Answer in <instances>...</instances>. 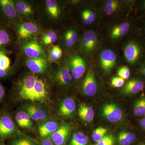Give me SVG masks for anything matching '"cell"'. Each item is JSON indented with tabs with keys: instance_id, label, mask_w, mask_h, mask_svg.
<instances>
[{
	"instance_id": "obj_1",
	"label": "cell",
	"mask_w": 145,
	"mask_h": 145,
	"mask_svg": "<svg viewBox=\"0 0 145 145\" xmlns=\"http://www.w3.org/2000/svg\"><path fill=\"white\" fill-rule=\"evenodd\" d=\"M16 132V126L11 118L8 115L2 116L0 118V139L5 140Z\"/></svg>"
},
{
	"instance_id": "obj_2",
	"label": "cell",
	"mask_w": 145,
	"mask_h": 145,
	"mask_svg": "<svg viewBox=\"0 0 145 145\" xmlns=\"http://www.w3.org/2000/svg\"><path fill=\"white\" fill-rule=\"evenodd\" d=\"M68 64L72 78L78 80L82 77L86 66L82 58L79 55H75L71 58Z\"/></svg>"
},
{
	"instance_id": "obj_3",
	"label": "cell",
	"mask_w": 145,
	"mask_h": 145,
	"mask_svg": "<svg viewBox=\"0 0 145 145\" xmlns=\"http://www.w3.org/2000/svg\"><path fill=\"white\" fill-rule=\"evenodd\" d=\"M103 117L109 122L117 123L121 121L123 113L120 108L114 104H107L105 105L102 109Z\"/></svg>"
},
{
	"instance_id": "obj_4",
	"label": "cell",
	"mask_w": 145,
	"mask_h": 145,
	"mask_svg": "<svg viewBox=\"0 0 145 145\" xmlns=\"http://www.w3.org/2000/svg\"><path fill=\"white\" fill-rule=\"evenodd\" d=\"M97 85L93 71L89 69L82 85V90L85 95L88 96H94L97 91Z\"/></svg>"
},
{
	"instance_id": "obj_5",
	"label": "cell",
	"mask_w": 145,
	"mask_h": 145,
	"mask_svg": "<svg viewBox=\"0 0 145 145\" xmlns=\"http://www.w3.org/2000/svg\"><path fill=\"white\" fill-rule=\"evenodd\" d=\"M46 95L45 84L42 80L38 78L27 100L31 101H41L44 100Z\"/></svg>"
},
{
	"instance_id": "obj_6",
	"label": "cell",
	"mask_w": 145,
	"mask_h": 145,
	"mask_svg": "<svg viewBox=\"0 0 145 145\" xmlns=\"http://www.w3.org/2000/svg\"><path fill=\"white\" fill-rule=\"evenodd\" d=\"M117 57L115 53L110 50H105L101 53L100 65L106 72H109L116 63Z\"/></svg>"
},
{
	"instance_id": "obj_7",
	"label": "cell",
	"mask_w": 145,
	"mask_h": 145,
	"mask_svg": "<svg viewBox=\"0 0 145 145\" xmlns=\"http://www.w3.org/2000/svg\"><path fill=\"white\" fill-rule=\"evenodd\" d=\"M141 53L140 46L134 42H129L124 50L125 58L127 61L131 64H133L137 61Z\"/></svg>"
},
{
	"instance_id": "obj_8",
	"label": "cell",
	"mask_w": 145,
	"mask_h": 145,
	"mask_svg": "<svg viewBox=\"0 0 145 145\" xmlns=\"http://www.w3.org/2000/svg\"><path fill=\"white\" fill-rule=\"evenodd\" d=\"M25 54L30 59L44 57V52L41 45L36 40H32L23 47Z\"/></svg>"
},
{
	"instance_id": "obj_9",
	"label": "cell",
	"mask_w": 145,
	"mask_h": 145,
	"mask_svg": "<svg viewBox=\"0 0 145 145\" xmlns=\"http://www.w3.org/2000/svg\"><path fill=\"white\" fill-rule=\"evenodd\" d=\"M71 127L68 125H63L51 135V139L54 145H64L69 137Z\"/></svg>"
},
{
	"instance_id": "obj_10",
	"label": "cell",
	"mask_w": 145,
	"mask_h": 145,
	"mask_svg": "<svg viewBox=\"0 0 145 145\" xmlns=\"http://www.w3.org/2000/svg\"><path fill=\"white\" fill-rule=\"evenodd\" d=\"M27 68L35 73H44L47 67L46 59L44 57L34 59H28L26 61Z\"/></svg>"
},
{
	"instance_id": "obj_11",
	"label": "cell",
	"mask_w": 145,
	"mask_h": 145,
	"mask_svg": "<svg viewBox=\"0 0 145 145\" xmlns=\"http://www.w3.org/2000/svg\"><path fill=\"white\" fill-rule=\"evenodd\" d=\"M144 86V83L140 79L133 78L125 84L123 88V92L126 95H134L142 90Z\"/></svg>"
},
{
	"instance_id": "obj_12",
	"label": "cell",
	"mask_w": 145,
	"mask_h": 145,
	"mask_svg": "<svg viewBox=\"0 0 145 145\" xmlns=\"http://www.w3.org/2000/svg\"><path fill=\"white\" fill-rule=\"evenodd\" d=\"M37 77L34 75H29L24 79L19 90L20 97L24 100H27L34 85Z\"/></svg>"
},
{
	"instance_id": "obj_13",
	"label": "cell",
	"mask_w": 145,
	"mask_h": 145,
	"mask_svg": "<svg viewBox=\"0 0 145 145\" xmlns=\"http://www.w3.org/2000/svg\"><path fill=\"white\" fill-rule=\"evenodd\" d=\"M55 78L57 82L60 84L67 85L70 84L72 81V76L68 63L63 65L57 71Z\"/></svg>"
},
{
	"instance_id": "obj_14",
	"label": "cell",
	"mask_w": 145,
	"mask_h": 145,
	"mask_svg": "<svg viewBox=\"0 0 145 145\" xmlns=\"http://www.w3.org/2000/svg\"><path fill=\"white\" fill-rule=\"evenodd\" d=\"M38 27L35 24L30 22H25L21 24L18 30L19 39L25 40L36 34L38 31Z\"/></svg>"
},
{
	"instance_id": "obj_15",
	"label": "cell",
	"mask_w": 145,
	"mask_h": 145,
	"mask_svg": "<svg viewBox=\"0 0 145 145\" xmlns=\"http://www.w3.org/2000/svg\"><path fill=\"white\" fill-rule=\"evenodd\" d=\"M26 112L32 120L36 121H44L46 118V114L41 108L35 105L29 104L25 107Z\"/></svg>"
},
{
	"instance_id": "obj_16",
	"label": "cell",
	"mask_w": 145,
	"mask_h": 145,
	"mask_svg": "<svg viewBox=\"0 0 145 145\" xmlns=\"http://www.w3.org/2000/svg\"><path fill=\"white\" fill-rule=\"evenodd\" d=\"M76 105L75 101L71 98H67L62 102L59 107V113L63 117L71 116L75 111Z\"/></svg>"
},
{
	"instance_id": "obj_17",
	"label": "cell",
	"mask_w": 145,
	"mask_h": 145,
	"mask_svg": "<svg viewBox=\"0 0 145 145\" xmlns=\"http://www.w3.org/2000/svg\"><path fill=\"white\" fill-rule=\"evenodd\" d=\"M59 128V126L56 122L51 121L46 122L39 126V134L41 137L46 138L52 135Z\"/></svg>"
},
{
	"instance_id": "obj_18",
	"label": "cell",
	"mask_w": 145,
	"mask_h": 145,
	"mask_svg": "<svg viewBox=\"0 0 145 145\" xmlns=\"http://www.w3.org/2000/svg\"><path fill=\"white\" fill-rule=\"evenodd\" d=\"M0 6L6 16L10 18H16L17 11L14 2L11 0H0Z\"/></svg>"
},
{
	"instance_id": "obj_19",
	"label": "cell",
	"mask_w": 145,
	"mask_h": 145,
	"mask_svg": "<svg viewBox=\"0 0 145 145\" xmlns=\"http://www.w3.org/2000/svg\"><path fill=\"white\" fill-rule=\"evenodd\" d=\"M78 114L81 119L87 123L92 122L94 119V111L92 108L85 105L81 104L79 107Z\"/></svg>"
},
{
	"instance_id": "obj_20",
	"label": "cell",
	"mask_w": 145,
	"mask_h": 145,
	"mask_svg": "<svg viewBox=\"0 0 145 145\" xmlns=\"http://www.w3.org/2000/svg\"><path fill=\"white\" fill-rule=\"evenodd\" d=\"M16 121L20 127L24 128H29L32 126L31 117L26 111L18 112L16 114Z\"/></svg>"
},
{
	"instance_id": "obj_21",
	"label": "cell",
	"mask_w": 145,
	"mask_h": 145,
	"mask_svg": "<svg viewBox=\"0 0 145 145\" xmlns=\"http://www.w3.org/2000/svg\"><path fill=\"white\" fill-rule=\"evenodd\" d=\"M130 28V24L124 22L114 27L110 31V36L112 39H119L125 35Z\"/></svg>"
},
{
	"instance_id": "obj_22",
	"label": "cell",
	"mask_w": 145,
	"mask_h": 145,
	"mask_svg": "<svg viewBox=\"0 0 145 145\" xmlns=\"http://www.w3.org/2000/svg\"><path fill=\"white\" fill-rule=\"evenodd\" d=\"M136 138V135L134 133L123 131L119 133L118 140L121 145H130L135 142Z\"/></svg>"
},
{
	"instance_id": "obj_23",
	"label": "cell",
	"mask_w": 145,
	"mask_h": 145,
	"mask_svg": "<svg viewBox=\"0 0 145 145\" xmlns=\"http://www.w3.org/2000/svg\"><path fill=\"white\" fill-rule=\"evenodd\" d=\"M133 112L136 117H143L145 116V96L136 100L133 105Z\"/></svg>"
},
{
	"instance_id": "obj_24",
	"label": "cell",
	"mask_w": 145,
	"mask_h": 145,
	"mask_svg": "<svg viewBox=\"0 0 145 145\" xmlns=\"http://www.w3.org/2000/svg\"><path fill=\"white\" fill-rule=\"evenodd\" d=\"M15 6L17 12L21 15L29 16L33 13V10L31 5L25 2L18 1L16 2Z\"/></svg>"
},
{
	"instance_id": "obj_25",
	"label": "cell",
	"mask_w": 145,
	"mask_h": 145,
	"mask_svg": "<svg viewBox=\"0 0 145 145\" xmlns=\"http://www.w3.org/2000/svg\"><path fill=\"white\" fill-rule=\"evenodd\" d=\"M78 40V34L75 30L70 29L66 31L65 34L64 40L65 44L67 47L70 48L73 46Z\"/></svg>"
},
{
	"instance_id": "obj_26",
	"label": "cell",
	"mask_w": 145,
	"mask_h": 145,
	"mask_svg": "<svg viewBox=\"0 0 145 145\" xmlns=\"http://www.w3.org/2000/svg\"><path fill=\"white\" fill-rule=\"evenodd\" d=\"M87 136L82 132L75 133L72 135L69 145H86L88 143Z\"/></svg>"
},
{
	"instance_id": "obj_27",
	"label": "cell",
	"mask_w": 145,
	"mask_h": 145,
	"mask_svg": "<svg viewBox=\"0 0 145 145\" xmlns=\"http://www.w3.org/2000/svg\"><path fill=\"white\" fill-rule=\"evenodd\" d=\"M46 4L48 11L52 18H57L59 15V9L56 1L46 0Z\"/></svg>"
},
{
	"instance_id": "obj_28",
	"label": "cell",
	"mask_w": 145,
	"mask_h": 145,
	"mask_svg": "<svg viewBox=\"0 0 145 145\" xmlns=\"http://www.w3.org/2000/svg\"><path fill=\"white\" fill-rule=\"evenodd\" d=\"M82 18L84 24L86 25H89L96 20V14L92 10L86 9L82 12Z\"/></svg>"
},
{
	"instance_id": "obj_29",
	"label": "cell",
	"mask_w": 145,
	"mask_h": 145,
	"mask_svg": "<svg viewBox=\"0 0 145 145\" xmlns=\"http://www.w3.org/2000/svg\"><path fill=\"white\" fill-rule=\"evenodd\" d=\"M119 6L120 3L119 1L116 0H108L105 3L104 11L107 15H111L118 10Z\"/></svg>"
},
{
	"instance_id": "obj_30",
	"label": "cell",
	"mask_w": 145,
	"mask_h": 145,
	"mask_svg": "<svg viewBox=\"0 0 145 145\" xmlns=\"http://www.w3.org/2000/svg\"><path fill=\"white\" fill-rule=\"evenodd\" d=\"M107 132V130L106 129L103 127H99L92 133V139L95 142H99L105 136Z\"/></svg>"
},
{
	"instance_id": "obj_31",
	"label": "cell",
	"mask_w": 145,
	"mask_h": 145,
	"mask_svg": "<svg viewBox=\"0 0 145 145\" xmlns=\"http://www.w3.org/2000/svg\"><path fill=\"white\" fill-rule=\"evenodd\" d=\"M63 51L59 46H54L50 50L49 54L50 59L52 61H56L61 58Z\"/></svg>"
},
{
	"instance_id": "obj_32",
	"label": "cell",
	"mask_w": 145,
	"mask_h": 145,
	"mask_svg": "<svg viewBox=\"0 0 145 145\" xmlns=\"http://www.w3.org/2000/svg\"><path fill=\"white\" fill-rule=\"evenodd\" d=\"M9 145H37L36 143L26 137H18L13 139Z\"/></svg>"
},
{
	"instance_id": "obj_33",
	"label": "cell",
	"mask_w": 145,
	"mask_h": 145,
	"mask_svg": "<svg viewBox=\"0 0 145 145\" xmlns=\"http://www.w3.org/2000/svg\"><path fill=\"white\" fill-rule=\"evenodd\" d=\"M57 40V34L53 31L46 33L42 37V41L45 45H48L54 43Z\"/></svg>"
},
{
	"instance_id": "obj_34",
	"label": "cell",
	"mask_w": 145,
	"mask_h": 145,
	"mask_svg": "<svg viewBox=\"0 0 145 145\" xmlns=\"http://www.w3.org/2000/svg\"><path fill=\"white\" fill-rule=\"evenodd\" d=\"M89 42V53L93 52L96 48L98 44V39L97 35L93 31H88Z\"/></svg>"
},
{
	"instance_id": "obj_35",
	"label": "cell",
	"mask_w": 145,
	"mask_h": 145,
	"mask_svg": "<svg viewBox=\"0 0 145 145\" xmlns=\"http://www.w3.org/2000/svg\"><path fill=\"white\" fill-rule=\"evenodd\" d=\"M10 60L5 54L0 56V68L8 71L10 66Z\"/></svg>"
},
{
	"instance_id": "obj_36",
	"label": "cell",
	"mask_w": 145,
	"mask_h": 145,
	"mask_svg": "<svg viewBox=\"0 0 145 145\" xmlns=\"http://www.w3.org/2000/svg\"><path fill=\"white\" fill-rule=\"evenodd\" d=\"M10 41L8 33L3 29H0V48L4 46Z\"/></svg>"
},
{
	"instance_id": "obj_37",
	"label": "cell",
	"mask_w": 145,
	"mask_h": 145,
	"mask_svg": "<svg viewBox=\"0 0 145 145\" xmlns=\"http://www.w3.org/2000/svg\"><path fill=\"white\" fill-rule=\"evenodd\" d=\"M117 75L124 80L128 79L130 75L129 69L126 66L122 67L117 71Z\"/></svg>"
},
{
	"instance_id": "obj_38",
	"label": "cell",
	"mask_w": 145,
	"mask_h": 145,
	"mask_svg": "<svg viewBox=\"0 0 145 145\" xmlns=\"http://www.w3.org/2000/svg\"><path fill=\"white\" fill-rule=\"evenodd\" d=\"M114 142V137L112 135H105L96 145H113Z\"/></svg>"
},
{
	"instance_id": "obj_39",
	"label": "cell",
	"mask_w": 145,
	"mask_h": 145,
	"mask_svg": "<svg viewBox=\"0 0 145 145\" xmlns=\"http://www.w3.org/2000/svg\"><path fill=\"white\" fill-rule=\"evenodd\" d=\"M125 84V80L119 77H114L111 79V85L114 88L121 87Z\"/></svg>"
},
{
	"instance_id": "obj_40",
	"label": "cell",
	"mask_w": 145,
	"mask_h": 145,
	"mask_svg": "<svg viewBox=\"0 0 145 145\" xmlns=\"http://www.w3.org/2000/svg\"><path fill=\"white\" fill-rule=\"evenodd\" d=\"M40 145H54L51 138L49 137L44 138L41 142Z\"/></svg>"
},
{
	"instance_id": "obj_41",
	"label": "cell",
	"mask_w": 145,
	"mask_h": 145,
	"mask_svg": "<svg viewBox=\"0 0 145 145\" xmlns=\"http://www.w3.org/2000/svg\"><path fill=\"white\" fill-rule=\"evenodd\" d=\"M5 93V92L4 88L0 83V100L3 99Z\"/></svg>"
},
{
	"instance_id": "obj_42",
	"label": "cell",
	"mask_w": 145,
	"mask_h": 145,
	"mask_svg": "<svg viewBox=\"0 0 145 145\" xmlns=\"http://www.w3.org/2000/svg\"><path fill=\"white\" fill-rule=\"evenodd\" d=\"M8 71L4 70L0 68V78H3L7 75Z\"/></svg>"
},
{
	"instance_id": "obj_43",
	"label": "cell",
	"mask_w": 145,
	"mask_h": 145,
	"mask_svg": "<svg viewBox=\"0 0 145 145\" xmlns=\"http://www.w3.org/2000/svg\"><path fill=\"white\" fill-rule=\"evenodd\" d=\"M140 123L141 127L145 129V116L140 119Z\"/></svg>"
},
{
	"instance_id": "obj_44",
	"label": "cell",
	"mask_w": 145,
	"mask_h": 145,
	"mask_svg": "<svg viewBox=\"0 0 145 145\" xmlns=\"http://www.w3.org/2000/svg\"><path fill=\"white\" fill-rule=\"evenodd\" d=\"M141 72L145 77V63L143 65L141 69Z\"/></svg>"
},
{
	"instance_id": "obj_45",
	"label": "cell",
	"mask_w": 145,
	"mask_h": 145,
	"mask_svg": "<svg viewBox=\"0 0 145 145\" xmlns=\"http://www.w3.org/2000/svg\"><path fill=\"white\" fill-rule=\"evenodd\" d=\"M3 54H5V52L3 50H0V56Z\"/></svg>"
},
{
	"instance_id": "obj_46",
	"label": "cell",
	"mask_w": 145,
	"mask_h": 145,
	"mask_svg": "<svg viewBox=\"0 0 145 145\" xmlns=\"http://www.w3.org/2000/svg\"><path fill=\"white\" fill-rule=\"evenodd\" d=\"M138 145H145V142L140 143V144Z\"/></svg>"
},
{
	"instance_id": "obj_47",
	"label": "cell",
	"mask_w": 145,
	"mask_h": 145,
	"mask_svg": "<svg viewBox=\"0 0 145 145\" xmlns=\"http://www.w3.org/2000/svg\"><path fill=\"white\" fill-rule=\"evenodd\" d=\"M0 145H4L3 144H2V143L1 142H0Z\"/></svg>"
},
{
	"instance_id": "obj_48",
	"label": "cell",
	"mask_w": 145,
	"mask_h": 145,
	"mask_svg": "<svg viewBox=\"0 0 145 145\" xmlns=\"http://www.w3.org/2000/svg\"></svg>"
}]
</instances>
